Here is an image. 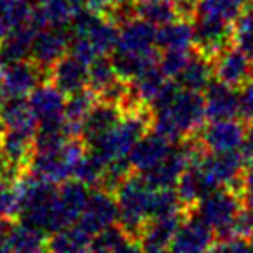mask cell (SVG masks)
I'll list each match as a JSON object with an SVG mask.
<instances>
[{
    "instance_id": "obj_33",
    "label": "cell",
    "mask_w": 253,
    "mask_h": 253,
    "mask_svg": "<svg viewBox=\"0 0 253 253\" xmlns=\"http://www.w3.org/2000/svg\"><path fill=\"white\" fill-rule=\"evenodd\" d=\"M37 7L45 26H68L73 16L84 7V0H42L37 4Z\"/></svg>"
},
{
    "instance_id": "obj_30",
    "label": "cell",
    "mask_w": 253,
    "mask_h": 253,
    "mask_svg": "<svg viewBox=\"0 0 253 253\" xmlns=\"http://www.w3.org/2000/svg\"><path fill=\"white\" fill-rule=\"evenodd\" d=\"M111 63L115 66V71L118 78L125 82L134 80L137 75H141L149 66L158 63V54H139V52H126V50H113Z\"/></svg>"
},
{
    "instance_id": "obj_34",
    "label": "cell",
    "mask_w": 253,
    "mask_h": 253,
    "mask_svg": "<svg viewBox=\"0 0 253 253\" xmlns=\"http://www.w3.org/2000/svg\"><path fill=\"white\" fill-rule=\"evenodd\" d=\"M106 165L108 163L92 149H85V153L80 156L77 167H75L73 179L84 182L88 187H102L106 175Z\"/></svg>"
},
{
    "instance_id": "obj_36",
    "label": "cell",
    "mask_w": 253,
    "mask_h": 253,
    "mask_svg": "<svg viewBox=\"0 0 253 253\" xmlns=\"http://www.w3.org/2000/svg\"><path fill=\"white\" fill-rule=\"evenodd\" d=\"M116 78H118V75H116L115 66H113L109 57L99 56L92 63H88V88L95 92L97 97Z\"/></svg>"
},
{
    "instance_id": "obj_1",
    "label": "cell",
    "mask_w": 253,
    "mask_h": 253,
    "mask_svg": "<svg viewBox=\"0 0 253 253\" xmlns=\"http://www.w3.org/2000/svg\"><path fill=\"white\" fill-rule=\"evenodd\" d=\"M205 118L203 95L179 88L172 97L151 109V130L177 142L196 134Z\"/></svg>"
},
{
    "instance_id": "obj_7",
    "label": "cell",
    "mask_w": 253,
    "mask_h": 253,
    "mask_svg": "<svg viewBox=\"0 0 253 253\" xmlns=\"http://www.w3.org/2000/svg\"><path fill=\"white\" fill-rule=\"evenodd\" d=\"M47 73L32 59L14 61L0 66V90L5 99L28 97L43 80Z\"/></svg>"
},
{
    "instance_id": "obj_45",
    "label": "cell",
    "mask_w": 253,
    "mask_h": 253,
    "mask_svg": "<svg viewBox=\"0 0 253 253\" xmlns=\"http://www.w3.org/2000/svg\"><path fill=\"white\" fill-rule=\"evenodd\" d=\"M250 245H252V250H253V234L250 236Z\"/></svg>"
},
{
    "instance_id": "obj_12",
    "label": "cell",
    "mask_w": 253,
    "mask_h": 253,
    "mask_svg": "<svg viewBox=\"0 0 253 253\" xmlns=\"http://www.w3.org/2000/svg\"><path fill=\"white\" fill-rule=\"evenodd\" d=\"M218 187L220 186L215 182V179L207 170V167L203 165L201 158L198 162L191 163L175 184V191L186 210L193 208L201 198H205Z\"/></svg>"
},
{
    "instance_id": "obj_5",
    "label": "cell",
    "mask_w": 253,
    "mask_h": 253,
    "mask_svg": "<svg viewBox=\"0 0 253 253\" xmlns=\"http://www.w3.org/2000/svg\"><path fill=\"white\" fill-rule=\"evenodd\" d=\"M243 208H245V200L238 189L218 187L201 198L193 208L187 210V213L196 215L205 224L210 225L213 232L217 231L218 236H224L232 231V225Z\"/></svg>"
},
{
    "instance_id": "obj_17",
    "label": "cell",
    "mask_w": 253,
    "mask_h": 253,
    "mask_svg": "<svg viewBox=\"0 0 253 253\" xmlns=\"http://www.w3.org/2000/svg\"><path fill=\"white\" fill-rule=\"evenodd\" d=\"M205 116L208 120H229L239 116V92L217 80L203 90Z\"/></svg>"
},
{
    "instance_id": "obj_21",
    "label": "cell",
    "mask_w": 253,
    "mask_h": 253,
    "mask_svg": "<svg viewBox=\"0 0 253 253\" xmlns=\"http://www.w3.org/2000/svg\"><path fill=\"white\" fill-rule=\"evenodd\" d=\"M28 102L35 115L37 122H50V120L64 118V94L50 82H42L32 94L28 95Z\"/></svg>"
},
{
    "instance_id": "obj_29",
    "label": "cell",
    "mask_w": 253,
    "mask_h": 253,
    "mask_svg": "<svg viewBox=\"0 0 253 253\" xmlns=\"http://www.w3.org/2000/svg\"><path fill=\"white\" fill-rule=\"evenodd\" d=\"M156 47L162 50L193 49V23L175 18L156 30Z\"/></svg>"
},
{
    "instance_id": "obj_43",
    "label": "cell",
    "mask_w": 253,
    "mask_h": 253,
    "mask_svg": "<svg viewBox=\"0 0 253 253\" xmlns=\"http://www.w3.org/2000/svg\"><path fill=\"white\" fill-rule=\"evenodd\" d=\"M5 175H19V173H14L11 169H9L7 163H5V160H4V155H2V151H0V177H5Z\"/></svg>"
},
{
    "instance_id": "obj_46",
    "label": "cell",
    "mask_w": 253,
    "mask_h": 253,
    "mask_svg": "<svg viewBox=\"0 0 253 253\" xmlns=\"http://www.w3.org/2000/svg\"><path fill=\"white\" fill-rule=\"evenodd\" d=\"M116 2H126V0H111V4H116Z\"/></svg>"
},
{
    "instance_id": "obj_18",
    "label": "cell",
    "mask_w": 253,
    "mask_h": 253,
    "mask_svg": "<svg viewBox=\"0 0 253 253\" xmlns=\"http://www.w3.org/2000/svg\"><path fill=\"white\" fill-rule=\"evenodd\" d=\"M122 113L123 111L120 109V106L97 99V102L92 106L80 126V141L85 144V148L94 146L118 122Z\"/></svg>"
},
{
    "instance_id": "obj_47",
    "label": "cell",
    "mask_w": 253,
    "mask_h": 253,
    "mask_svg": "<svg viewBox=\"0 0 253 253\" xmlns=\"http://www.w3.org/2000/svg\"><path fill=\"white\" fill-rule=\"evenodd\" d=\"M250 2H252V4H253V0H250ZM252 9H253V5H252Z\"/></svg>"
},
{
    "instance_id": "obj_40",
    "label": "cell",
    "mask_w": 253,
    "mask_h": 253,
    "mask_svg": "<svg viewBox=\"0 0 253 253\" xmlns=\"http://www.w3.org/2000/svg\"><path fill=\"white\" fill-rule=\"evenodd\" d=\"M211 252H252V245L250 239L239 234H224L215 238V243L211 246Z\"/></svg>"
},
{
    "instance_id": "obj_23",
    "label": "cell",
    "mask_w": 253,
    "mask_h": 253,
    "mask_svg": "<svg viewBox=\"0 0 253 253\" xmlns=\"http://www.w3.org/2000/svg\"><path fill=\"white\" fill-rule=\"evenodd\" d=\"M170 82H172V78L167 77L156 63L142 71L141 75H137L128 84H130V90L135 95V99L151 111V106L162 97Z\"/></svg>"
},
{
    "instance_id": "obj_19",
    "label": "cell",
    "mask_w": 253,
    "mask_h": 253,
    "mask_svg": "<svg viewBox=\"0 0 253 253\" xmlns=\"http://www.w3.org/2000/svg\"><path fill=\"white\" fill-rule=\"evenodd\" d=\"M0 151L12 172L23 173L35 151V134L4 128L0 134Z\"/></svg>"
},
{
    "instance_id": "obj_8",
    "label": "cell",
    "mask_w": 253,
    "mask_h": 253,
    "mask_svg": "<svg viewBox=\"0 0 253 253\" xmlns=\"http://www.w3.org/2000/svg\"><path fill=\"white\" fill-rule=\"evenodd\" d=\"M70 30L68 26L47 25L35 33L32 42L30 59L42 68L45 73L68 52L70 49Z\"/></svg>"
},
{
    "instance_id": "obj_28",
    "label": "cell",
    "mask_w": 253,
    "mask_h": 253,
    "mask_svg": "<svg viewBox=\"0 0 253 253\" xmlns=\"http://www.w3.org/2000/svg\"><path fill=\"white\" fill-rule=\"evenodd\" d=\"M0 122L5 130H21V132H33L35 134L39 122L32 111L28 99L14 97L7 99L2 109Z\"/></svg>"
},
{
    "instance_id": "obj_11",
    "label": "cell",
    "mask_w": 253,
    "mask_h": 253,
    "mask_svg": "<svg viewBox=\"0 0 253 253\" xmlns=\"http://www.w3.org/2000/svg\"><path fill=\"white\" fill-rule=\"evenodd\" d=\"M186 213H167L151 217L139 232V246L142 252H165L170 250L177 229L184 220Z\"/></svg>"
},
{
    "instance_id": "obj_4",
    "label": "cell",
    "mask_w": 253,
    "mask_h": 253,
    "mask_svg": "<svg viewBox=\"0 0 253 253\" xmlns=\"http://www.w3.org/2000/svg\"><path fill=\"white\" fill-rule=\"evenodd\" d=\"M85 144L80 137H71L63 146L49 151H33L25 172L50 184H63L64 180L73 179L75 167L80 156L85 153Z\"/></svg>"
},
{
    "instance_id": "obj_24",
    "label": "cell",
    "mask_w": 253,
    "mask_h": 253,
    "mask_svg": "<svg viewBox=\"0 0 253 253\" xmlns=\"http://www.w3.org/2000/svg\"><path fill=\"white\" fill-rule=\"evenodd\" d=\"M92 187L85 186L77 179H68L57 186V205L64 224L70 225L80 218Z\"/></svg>"
},
{
    "instance_id": "obj_22",
    "label": "cell",
    "mask_w": 253,
    "mask_h": 253,
    "mask_svg": "<svg viewBox=\"0 0 253 253\" xmlns=\"http://www.w3.org/2000/svg\"><path fill=\"white\" fill-rule=\"evenodd\" d=\"M173 80L179 84L180 88L191 92H203L211 82L215 80V64L213 59L205 54L193 50V56L189 57L187 64L182 68L179 75Z\"/></svg>"
},
{
    "instance_id": "obj_37",
    "label": "cell",
    "mask_w": 253,
    "mask_h": 253,
    "mask_svg": "<svg viewBox=\"0 0 253 253\" xmlns=\"http://www.w3.org/2000/svg\"><path fill=\"white\" fill-rule=\"evenodd\" d=\"M248 2L250 0H200L198 12L232 23L243 11L248 9Z\"/></svg>"
},
{
    "instance_id": "obj_39",
    "label": "cell",
    "mask_w": 253,
    "mask_h": 253,
    "mask_svg": "<svg viewBox=\"0 0 253 253\" xmlns=\"http://www.w3.org/2000/svg\"><path fill=\"white\" fill-rule=\"evenodd\" d=\"M193 49H170L163 50L162 56H158V66L169 78H175L187 64L189 57L193 56Z\"/></svg>"
},
{
    "instance_id": "obj_15",
    "label": "cell",
    "mask_w": 253,
    "mask_h": 253,
    "mask_svg": "<svg viewBox=\"0 0 253 253\" xmlns=\"http://www.w3.org/2000/svg\"><path fill=\"white\" fill-rule=\"evenodd\" d=\"M50 84L56 85L64 95L88 87V63L71 52H66L49 70Z\"/></svg>"
},
{
    "instance_id": "obj_14",
    "label": "cell",
    "mask_w": 253,
    "mask_h": 253,
    "mask_svg": "<svg viewBox=\"0 0 253 253\" xmlns=\"http://www.w3.org/2000/svg\"><path fill=\"white\" fill-rule=\"evenodd\" d=\"M215 243L213 229L205 224L196 215L189 213V217H184L177 229L173 241L170 245V252L177 253H196L211 250Z\"/></svg>"
},
{
    "instance_id": "obj_20",
    "label": "cell",
    "mask_w": 253,
    "mask_h": 253,
    "mask_svg": "<svg viewBox=\"0 0 253 253\" xmlns=\"http://www.w3.org/2000/svg\"><path fill=\"white\" fill-rule=\"evenodd\" d=\"M172 142L162 134L149 128L144 135L137 141L134 149L128 155V162L132 165V170L137 173H144L151 170L163 156L169 153Z\"/></svg>"
},
{
    "instance_id": "obj_25",
    "label": "cell",
    "mask_w": 253,
    "mask_h": 253,
    "mask_svg": "<svg viewBox=\"0 0 253 253\" xmlns=\"http://www.w3.org/2000/svg\"><path fill=\"white\" fill-rule=\"evenodd\" d=\"M39 30L33 25L26 23L23 26L11 30L0 39V66L14 61L28 59L32 52L33 37Z\"/></svg>"
},
{
    "instance_id": "obj_41",
    "label": "cell",
    "mask_w": 253,
    "mask_h": 253,
    "mask_svg": "<svg viewBox=\"0 0 253 253\" xmlns=\"http://www.w3.org/2000/svg\"><path fill=\"white\" fill-rule=\"evenodd\" d=\"M173 11H175L177 18L193 21V18L198 12V5L200 0H172Z\"/></svg>"
},
{
    "instance_id": "obj_38",
    "label": "cell",
    "mask_w": 253,
    "mask_h": 253,
    "mask_svg": "<svg viewBox=\"0 0 253 253\" xmlns=\"http://www.w3.org/2000/svg\"><path fill=\"white\" fill-rule=\"evenodd\" d=\"M231 45L253 56V9L243 11L232 21Z\"/></svg>"
},
{
    "instance_id": "obj_9",
    "label": "cell",
    "mask_w": 253,
    "mask_h": 253,
    "mask_svg": "<svg viewBox=\"0 0 253 253\" xmlns=\"http://www.w3.org/2000/svg\"><path fill=\"white\" fill-rule=\"evenodd\" d=\"M207 153L238 151L245 137V125L239 120H210L194 134Z\"/></svg>"
},
{
    "instance_id": "obj_35",
    "label": "cell",
    "mask_w": 253,
    "mask_h": 253,
    "mask_svg": "<svg viewBox=\"0 0 253 253\" xmlns=\"http://www.w3.org/2000/svg\"><path fill=\"white\" fill-rule=\"evenodd\" d=\"M134 4L137 18H142L156 28L177 18L172 2L169 0H134Z\"/></svg>"
},
{
    "instance_id": "obj_31",
    "label": "cell",
    "mask_w": 253,
    "mask_h": 253,
    "mask_svg": "<svg viewBox=\"0 0 253 253\" xmlns=\"http://www.w3.org/2000/svg\"><path fill=\"white\" fill-rule=\"evenodd\" d=\"M95 102H97V95L88 87L68 95L66 104H64V122H66L73 137H80L82 122L85 120V116L88 115V111Z\"/></svg>"
},
{
    "instance_id": "obj_6",
    "label": "cell",
    "mask_w": 253,
    "mask_h": 253,
    "mask_svg": "<svg viewBox=\"0 0 253 253\" xmlns=\"http://www.w3.org/2000/svg\"><path fill=\"white\" fill-rule=\"evenodd\" d=\"M232 23L198 12L193 18V47L205 56L215 57L231 45Z\"/></svg>"
},
{
    "instance_id": "obj_27",
    "label": "cell",
    "mask_w": 253,
    "mask_h": 253,
    "mask_svg": "<svg viewBox=\"0 0 253 253\" xmlns=\"http://www.w3.org/2000/svg\"><path fill=\"white\" fill-rule=\"evenodd\" d=\"M92 234H88L78 222L70 224L47 238V250L57 253H80L90 250Z\"/></svg>"
},
{
    "instance_id": "obj_44",
    "label": "cell",
    "mask_w": 253,
    "mask_h": 253,
    "mask_svg": "<svg viewBox=\"0 0 253 253\" xmlns=\"http://www.w3.org/2000/svg\"><path fill=\"white\" fill-rule=\"evenodd\" d=\"M5 101H7V99H5V95L0 90V116H2V109H4ZM2 130H4V126H2V122H0V134H2Z\"/></svg>"
},
{
    "instance_id": "obj_42",
    "label": "cell",
    "mask_w": 253,
    "mask_h": 253,
    "mask_svg": "<svg viewBox=\"0 0 253 253\" xmlns=\"http://www.w3.org/2000/svg\"><path fill=\"white\" fill-rule=\"evenodd\" d=\"M239 151H241L246 165L253 163V122H248V126H245V137H243Z\"/></svg>"
},
{
    "instance_id": "obj_3",
    "label": "cell",
    "mask_w": 253,
    "mask_h": 253,
    "mask_svg": "<svg viewBox=\"0 0 253 253\" xmlns=\"http://www.w3.org/2000/svg\"><path fill=\"white\" fill-rule=\"evenodd\" d=\"M149 128H151L149 109L122 113L118 122L88 149L97 153L106 163L113 160H125L128 158L134 146Z\"/></svg>"
},
{
    "instance_id": "obj_13",
    "label": "cell",
    "mask_w": 253,
    "mask_h": 253,
    "mask_svg": "<svg viewBox=\"0 0 253 253\" xmlns=\"http://www.w3.org/2000/svg\"><path fill=\"white\" fill-rule=\"evenodd\" d=\"M215 78L231 87H243L253 78V56L229 45L213 59Z\"/></svg>"
},
{
    "instance_id": "obj_10",
    "label": "cell",
    "mask_w": 253,
    "mask_h": 253,
    "mask_svg": "<svg viewBox=\"0 0 253 253\" xmlns=\"http://www.w3.org/2000/svg\"><path fill=\"white\" fill-rule=\"evenodd\" d=\"M77 222L92 236L109 225L118 224V205L115 193L104 187H95L90 191L87 205Z\"/></svg>"
},
{
    "instance_id": "obj_32",
    "label": "cell",
    "mask_w": 253,
    "mask_h": 253,
    "mask_svg": "<svg viewBox=\"0 0 253 253\" xmlns=\"http://www.w3.org/2000/svg\"><path fill=\"white\" fill-rule=\"evenodd\" d=\"M47 250V236L43 232L37 231V229L30 227V225L14 224L9 227L7 232V241H5V252H43Z\"/></svg>"
},
{
    "instance_id": "obj_26",
    "label": "cell",
    "mask_w": 253,
    "mask_h": 253,
    "mask_svg": "<svg viewBox=\"0 0 253 253\" xmlns=\"http://www.w3.org/2000/svg\"><path fill=\"white\" fill-rule=\"evenodd\" d=\"M92 252H113V253H122V252H141L139 241L130 236L122 225H109V227L102 229V231L95 232L92 236L90 241Z\"/></svg>"
},
{
    "instance_id": "obj_2",
    "label": "cell",
    "mask_w": 253,
    "mask_h": 253,
    "mask_svg": "<svg viewBox=\"0 0 253 253\" xmlns=\"http://www.w3.org/2000/svg\"><path fill=\"white\" fill-rule=\"evenodd\" d=\"M118 205V224L135 239L142 225L153 215V194L155 187L141 175L128 173L113 191Z\"/></svg>"
},
{
    "instance_id": "obj_16",
    "label": "cell",
    "mask_w": 253,
    "mask_h": 253,
    "mask_svg": "<svg viewBox=\"0 0 253 253\" xmlns=\"http://www.w3.org/2000/svg\"><path fill=\"white\" fill-rule=\"evenodd\" d=\"M156 26L142 18H132L118 26V42L115 49L126 52H156Z\"/></svg>"
}]
</instances>
